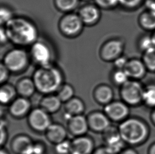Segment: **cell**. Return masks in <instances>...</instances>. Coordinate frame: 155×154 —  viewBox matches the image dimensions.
<instances>
[{"instance_id": "obj_44", "label": "cell", "mask_w": 155, "mask_h": 154, "mask_svg": "<svg viewBox=\"0 0 155 154\" xmlns=\"http://www.w3.org/2000/svg\"><path fill=\"white\" fill-rule=\"evenodd\" d=\"M151 38H152V39H153V44H154V46H155V33Z\"/></svg>"}, {"instance_id": "obj_33", "label": "cell", "mask_w": 155, "mask_h": 154, "mask_svg": "<svg viewBox=\"0 0 155 154\" xmlns=\"http://www.w3.org/2000/svg\"><path fill=\"white\" fill-rule=\"evenodd\" d=\"M11 72L6 66L1 63L0 65V82L1 84H4L8 80Z\"/></svg>"}, {"instance_id": "obj_32", "label": "cell", "mask_w": 155, "mask_h": 154, "mask_svg": "<svg viewBox=\"0 0 155 154\" xmlns=\"http://www.w3.org/2000/svg\"><path fill=\"white\" fill-rule=\"evenodd\" d=\"M95 4L100 8L108 9L119 4V0H94Z\"/></svg>"}, {"instance_id": "obj_40", "label": "cell", "mask_w": 155, "mask_h": 154, "mask_svg": "<svg viewBox=\"0 0 155 154\" xmlns=\"http://www.w3.org/2000/svg\"><path fill=\"white\" fill-rule=\"evenodd\" d=\"M148 8L150 10V12L155 15V2H150L148 3Z\"/></svg>"}, {"instance_id": "obj_2", "label": "cell", "mask_w": 155, "mask_h": 154, "mask_svg": "<svg viewBox=\"0 0 155 154\" xmlns=\"http://www.w3.org/2000/svg\"><path fill=\"white\" fill-rule=\"evenodd\" d=\"M32 79L38 91L47 95L57 91L64 82L62 72L52 63L38 67Z\"/></svg>"}, {"instance_id": "obj_20", "label": "cell", "mask_w": 155, "mask_h": 154, "mask_svg": "<svg viewBox=\"0 0 155 154\" xmlns=\"http://www.w3.org/2000/svg\"><path fill=\"white\" fill-rule=\"evenodd\" d=\"M124 70L129 77L140 78L145 73V65L138 60L128 61Z\"/></svg>"}, {"instance_id": "obj_17", "label": "cell", "mask_w": 155, "mask_h": 154, "mask_svg": "<svg viewBox=\"0 0 155 154\" xmlns=\"http://www.w3.org/2000/svg\"><path fill=\"white\" fill-rule=\"evenodd\" d=\"M34 145L30 138L21 135L14 138L11 147L15 154H29L32 150Z\"/></svg>"}, {"instance_id": "obj_15", "label": "cell", "mask_w": 155, "mask_h": 154, "mask_svg": "<svg viewBox=\"0 0 155 154\" xmlns=\"http://www.w3.org/2000/svg\"><path fill=\"white\" fill-rule=\"evenodd\" d=\"M45 132L47 139L55 145L66 140L67 130L61 124H52Z\"/></svg>"}, {"instance_id": "obj_41", "label": "cell", "mask_w": 155, "mask_h": 154, "mask_svg": "<svg viewBox=\"0 0 155 154\" xmlns=\"http://www.w3.org/2000/svg\"><path fill=\"white\" fill-rule=\"evenodd\" d=\"M122 154H137L136 152H134V150H128L123 152Z\"/></svg>"}, {"instance_id": "obj_36", "label": "cell", "mask_w": 155, "mask_h": 154, "mask_svg": "<svg viewBox=\"0 0 155 154\" xmlns=\"http://www.w3.org/2000/svg\"><path fill=\"white\" fill-rule=\"evenodd\" d=\"M128 60L124 56H120L114 61L115 67L119 69H124L128 63Z\"/></svg>"}, {"instance_id": "obj_42", "label": "cell", "mask_w": 155, "mask_h": 154, "mask_svg": "<svg viewBox=\"0 0 155 154\" xmlns=\"http://www.w3.org/2000/svg\"><path fill=\"white\" fill-rule=\"evenodd\" d=\"M0 154H10L8 153V152L7 151V150H5V149H2L1 150V152H0Z\"/></svg>"}, {"instance_id": "obj_4", "label": "cell", "mask_w": 155, "mask_h": 154, "mask_svg": "<svg viewBox=\"0 0 155 154\" xmlns=\"http://www.w3.org/2000/svg\"><path fill=\"white\" fill-rule=\"evenodd\" d=\"M30 57V54L22 48H15L6 52L2 63L10 72L19 73L27 68Z\"/></svg>"}, {"instance_id": "obj_11", "label": "cell", "mask_w": 155, "mask_h": 154, "mask_svg": "<svg viewBox=\"0 0 155 154\" xmlns=\"http://www.w3.org/2000/svg\"><path fill=\"white\" fill-rule=\"evenodd\" d=\"M94 144L91 138L81 136L71 142V152L73 154H92Z\"/></svg>"}, {"instance_id": "obj_22", "label": "cell", "mask_w": 155, "mask_h": 154, "mask_svg": "<svg viewBox=\"0 0 155 154\" xmlns=\"http://www.w3.org/2000/svg\"><path fill=\"white\" fill-rule=\"evenodd\" d=\"M65 109L66 113L72 116L82 115L85 111V104L80 98L74 97L66 102Z\"/></svg>"}, {"instance_id": "obj_43", "label": "cell", "mask_w": 155, "mask_h": 154, "mask_svg": "<svg viewBox=\"0 0 155 154\" xmlns=\"http://www.w3.org/2000/svg\"><path fill=\"white\" fill-rule=\"evenodd\" d=\"M151 154H155V145L153 146L151 149Z\"/></svg>"}, {"instance_id": "obj_5", "label": "cell", "mask_w": 155, "mask_h": 154, "mask_svg": "<svg viewBox=\"0 0 155 154\" xmlns=\"http://www.w3.org/2000/svg\"><path fill=\"white\" fill-rule=\"evenodd\" d=\"M58 25L59 29L64 36L74 38L81 34L85 25L78 13L71 12L61 18Z\"/></svg>"}, {"instance_id": "obj_38", "label": "cell", "mask_w": 155, "mask_h": 154, "mask_svg": "<svg viewBox=\"0 0 155 154\" xmlns=\"http://www.w3.org/2000/svg\"><path fill=\"white\" fill-rule=\"evenodd\" d=\"M0 41L1 44H5L8 42L9 41L8 36L6 33V30L5 29L4 27L2 26L1 27L0 30Z\"/></svg>"}, {"instance_id": "obj_3", "label": "cell", "mask_w": 155, "mask_h": 154, "mask_svg": "<svg viewBox=\"0 0 155 154\" xmlns=\"http://www.w3.org/2000/svg\"><path fill=\"white\" fill-rule=\"evenodd\" d=\"M119 131L123 140L130 144L141 142L147 133V128L144 124L140 121L133 119L122 123Z\"/></svg>"}, {"instance_id": "obj_1", "label": "cell", "mask_w": 155, "mask_h": 154, "mask_svg": "<svg viewBox=\"0 0 155 154\" xmlns=\"http://www.w3.org/2000/svg\"><path fill=\"white\" fill-rule=\"evenodd\" d=\"M9 41L16 46H31L38 40V30L36 25L23 17H14L3 26Z\"/></svg>"}, {"instance_id": "obj_35", "label": "cell", "mask_w": 155, "mask_h": 154, "mask_svg": "<svg viewBox=\"0 0 155 154\" xmlns=\"http://www.w3.org/2000/svg\"><path fill=\"white\" fill-rule=\"evenodd\" d=\"M8 137V133L6 131V121L1 120V145H3L6 143Z\"/></svg>"}, {"instance_id": "obj_37", "label": "cell", "mask_w": 155, "mask_h": 154, "mask_svg": "<svg viewBox=\"0 0 155 154\" xmlns=\"http://www.w3.org/2000/svg\"><path fill=\"white\" fill-rule=\"evenodd\" d=\"M141 0H119V4L128 8H134L138 5Z\"/></svg>"}, {"instance_id": "obj_34", "label": "cell", "mask_w": 155, "mask_h": 154, "mask_svg": "<svg viewBox=\"0 0 155 154\" xmlns=\"http://www.w3.org/2000/svg\"><path fill=\"white\" fill-rule=\"evenodd\" d=\"M140 47L145 52L148 50H150L153 48H155L152 38L146 37L141 40L140 42Z\"/></svg>"}, {"instance_id": "obj_30", "label": "cell", "mask_w": 155, "mask_h": 154, "mask_svg": "<svg viewBox=\"0 0 155 154\" xmlns=\"http://www.w3.org/2000/svg\"><path fill=\"white\" fill-rule=\"evenodd\" d=\"M129 78L124 69H119L117 71H115L113 75V79L115 83L119 85H124L128 81Z\"/></svg>"}, {"instance_id": "obj_45", "label": "cell", "mask_w": 155, "mask_h": 154, "mask_svg": "<svg viewBox=\"0 0 155 154\" xmlns=\"http://www.w3.org/2000/svg\"><path fill=\"white\" fill-rule=\"evenodd\" d=\"M153 120L155 121V111L153 113Z\"/></svg>"}, {"instance_id": "obj_28", "label": "cell", "mask_w": 155, "mask_h": 154, "mask_svg": "<svg viewBox=\"0 0 155 154\" xmlns=\"http://www.w3.org/2000/svg\"><path fill=\"white\" fill-rule=\"evenodd\" d=\"M143 60L145 65L150 70H155V48L145 52Z\"/></svg>"}, {"instance_id": "obj_31", "label": "cell", "mask_w": 155, "mask_h": 154, "mask_svg": "<svg viewBox=\"0 0 155 154\" xmlns=\"http://www.w3.org/2000/svg\"><path fill=\"white\" fill-rule=\"evenodd\" d=\"M143 99L147 104L155 106V87L148 88L143 93Z\"/></svg>"}, {"instance_id": "obj_26", "label": "cell", "mask_w": 155, "mask_h": 154, "mask_svg": "<svg viewBox=\"0 0 155 154\" xmlns=\"http://www.w3.org/2000/svg\"><path fill=\"white\" fill-rule=\"evenodd\" d=\"M141 24L147 29H155V15L151 12H146L141 15L140 19Z\"/></svg>"}, {"instance_id": "obj_29", "label": "cell", "mask_w": 155, "mask_h": 154, "mask_svg": "<svg viewBox=\"0 0 155 154\" xmlns=\"http://www.w3.org/2000/svg\"><path fill=\"white\" fill-rule=\"evenodd\" d=\"M55 151L58 154H70L71 152V142L65 140L56 145Z\"/></svg>"}, {"instance_id": "obj_23", "label": "cell", "mask_w": 155, "mask_h": 154, "mask_svg": "<svg viewBox=\"0 0 155 154\" xmlns=\"http://www.w3.org/2000/svg\"><path fill=\"white\" fill-rule=\"evenodd\" d=\"M17 92L16 88L8 84H5L2 85L0 90V101L3 104H11Z\"/></svg>"}, {"instance_id": "obj_14", "label": "cell", "mask_w": 155, "mask_h": 154, "mask_svg": "<svg viewBox=\"0 0 155 154\" xmlns=\"http://www.w3.org/2000/svg\"><path fill=\"white\" fill-rule=\"evenodd\" d=\"M31 103L28 98L20 97L15 99L11 102L9 111L11 115L15 118H22L30 113Z\"/></svg>"}, {"instance_id": "obj_24", "label": "cell", "mask_w": 155, "mask_h": 154, "mask_svg": "<svg viewBox=\"0 0 155 154\" xmlns=\"http://www.w3.org/2000/svg\"><path fill=\"white\" fill-rule=\"evenodd\" d=\"M80 0H54L55 7L63 12L71 13L78 7Z\"/></svg>"}, {"instance_id": "obj_18", "label": "cell", "mask_w": 155, "mask_h": 154, "mask_svg": "<svg viewBox=\"0 0 155 154\" xmlns=\"http://www.w3.org/2000/svg\"><path fill=\"white\" fill-rule=\"evenodd\" d=\"M16 89L21 97L28 98L34 95L37 89L33 79L26 77L18 81Z\"/></svg>"}, {"instance_id": "obj_9", "label": "cell", "mask_w": 155, "mask_h": 154, "mask_svg": "<svg viewBox=\"0 0 155 154\" xmlns=\"http://www.w3.org/2000/svg\"><path fill=\"white\" fill-rule=\"evenodd\" d=\"M144 92L140 85L134 81H127L123 85L121 95L126 102L130 104H136L142 99Z\"/></svg>"}, {"instance_id": "obj_12", "label": "cell", "mask_w": 155, "mask_h": 154, "mask_svg": "<svg viewBox=\"0 0 155 154\" xmlns=\"http://www.w3.org/2000/svg\"><path fill=\"white\" fill-rule=\"evenodd\" d=\"M69 131L77 137L84 136L90 128L87 118L83 115L74 116L68 121Z\"/></svg>"}, {"instance_id": "obj_16", "label": "cell", "mask_w": 155, "mask_h": 154, "mask_svg": "<svg viewBox=\"0 0 155 154\" xmlns=\"http://www.w3.org/2000/svg\"><path fill=\"white\" fill-rule=\"evenodd\" d=\"M104 111L109 118L119 120L127 115L128 110L126 105L121 102H113L106 104Z\"/></svg>"}, {"instance_id": "obj_21", "label": "cell", "mask_w": 155, "mask_h": 154, "mask_svg": "<svg viewBox=\"0 0 155 154\" xmlns=\"http://www.w3.org/2000/svg\"><path fill=\"white\" fill-rule=\"evenodd\" d=\"M94 97L100 104H108L113 98V91L108 85H100L95 90Z\"/></svg>"}, {"instance_id": "obj_10", "label": "cell", "mask_w": 155, "mask_h": 154, "mask_svg": "<svg viewBox=\"0 0 155 154\" xmlns=\"http://www.w3.org/2000/svg\"><path fill=\"white\" fill-rule=\"evenodd\" d=\"M85 25L92 26L99 22L101 14L96 4H86L82 6L78 12Z\"/></svg>"}, {"instance_id": "obj_39", "label": "cell", "mask_w": 155, "mask_h": 154, "mask_svg": "<svg viewBox=\"0 0 155 154\" xmlns=\"http://www.w3.org/2000/svg\"><path fill=\"white\" fill-rule=\"evenodd\" d=\"M93 154H116L111 150H110L109 148H107L106 146L101 147L97 149V150L94 151Z\"/></svg>"}, {"instance_id": "obj_8", "label": "cell", "mask_w": 155, "mask_h": 154, "mask_svg": "<svg viewBox=\"0 0 155 154\" xmlns=\"http://www.w3.org/2000/svg\"><path fill=\"white\" fill-rule=\"evenodd\" d=\"M124 46L123 42L119 40L107 41L101 47L100 51V58L106 62L114 61L121 56Z\"/></svg>"}, {"instance_id": "obj_25", "label": "cell", "mask_w": 155, "mask_h": 154, "mask_svg": "<svg viewBox=\"0 0 155 154\" xmlns=\"http://www.w3.org/2000/svg\"><path fill=\"white\" fill-rule=\"evenodd\" d=\"M75 91L73 87L69 84H63L57 91L58 96L62 102H67L74 98Z\"/></svg>"}, {"instance_id": "obj_7", "label": "cell", "mask_w": 155, "mask_h": 154, "mask_svg": "<svg viewBox=\"0 0 155 154\" xmlns=\"http://www.w3.org/2000/svg\"><path fill=\"white\" fill-rule=\"evenodd\" d=\"M28 123L32 129L39 131H46L51 123L49 114L41 108L34 109L28 116Z\"/></svg>"}, {"instance_id": "obj_19", "label": "cell", "mask_w": 155, "mask_h": 154, "mask_svg": "<svg viewBox=\"0 0 155 154\" xmlns=\"http://www.w3.org/2000/svg\"><path fill=\"white\" fill-rule=\"evenodd\" d=\"M62 102L57 95H49L42 99L40 102V108L49 114L57 112L61 109Z\"/></svg>"}, {"instance_id": "obj_46", "label": "cell", "mask_w": 155, "mask_h": 154, "mask_svg": "<svg viewBox=\"0 0 155 154\" xmlns=\"http://www.w3.org/2000/svg\"><path fill=\"white\" fill-rule=\"evenodd\" d=\"M83 1H90V0H83Z\"/></svg>"}, {"instance_id": "obj_47", "label": "cell", "mask_w": 155, "mask_h": 154, "mask_svg": "<svg viewBox=\"0 0 155 154\" xmlns=\"http://www.w3.org/2000/svg\"><path fill=\"white\" fill-rule=\"evenodd\" d=\"M72 154V153H71V154Z\"/></svg>"}, {"instance_id": "obj_27", "label": "cell", "mask_w": 155, "mask_h": 154, "mask_svg": "<svg viewBox=\"0 0 155 154\" xmlns=\"http://www.w3.org/2000/svg\"><path fill=\"white\" fill-rule=\"evenodd\" d=\"M14 17L13 11L10 8L7 6H1L0 8V22L2 26H4Z\"/></svg>"}, {"instance_id": "obj_6", "label": "cell", "mask_w": 155, "mask_h": 154, "mask_svg": "<svg viewBox=\"0 0 155 154\" xmlns=\"http://www.w3.org/2000/svg\"><path fill=\"white\" fill-rule=\"evenodd\" d=\"M30 56L35 63L39 65V67L51 64V50L44 42L37 40L31 45Z\"/></svg>"}, {"instance_id": "obj_13", "label": "cell", "mask_w": 155, "mask_h": 154, "mask_svg": "<svg viewBox=\"0 0 155 154\" xmlns=\"http://www.w3.org/2000/svg\"><path fill=\"white\" fill-rule=\"evenodd\" d=\"M87 121L90 128L97 132H103L110 126L109 117L99 111L91 114Z\"/></svg>"}]
</instances>
